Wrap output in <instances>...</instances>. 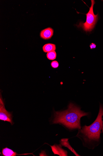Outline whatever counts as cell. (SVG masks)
<instances>
[{
  "instance_id": "obj_1",
  "label": "cell",
  "mask_w": 103,
  "mask_h": 156,
  "mask_svg": "<svg viewBox=\"0 0 103 156\" xmlns=\"http://www.w3.org/2000/svg\"><path fill=\"white\" fill-rule=\"evenodd\" d=\"M88 115L87 113L81 110L80 108L70 103L67 110L55 112L53 123H61L71 129H81V118Z\"/></svg>"
},
{
  "instance_id": "obj_2",
  "label": "cell",
  "mask_w": 103,
  "mask_h": 156,
  "mask_svg": "<svg viewBox=\"0 0 103 156\" xmlns=\"http://www.w3.org/2000/svg\"><path fill=\"white\" fill-rule=\"evenodd\" d=\"M103 115V108L100 105L98 115L94 122L90 126H84L80 131L85 140H98L99 139L103 125L102 121Z\"/></svg>"
},
{
  "instance_id": "obj_3",
  "label": "cell",
  "mask_w": 103,
  "mask_h": 156,
  "mask_svg": "<svg viewBox=\"0 0 103 156\" xmlns=\"http://www.w3.org/2000/svg\"><path fill=\"white\" fill-rule=\"evenodd\" d=\"M91 6L89 11L86 14V19L85 23L80 22L77 27L82 28L83 30L86 32L92 31L95 27L98 19V14L95 15L94 12L93 8L95 4L94 0H92Z\"/></svg>"
},
{
  "instance_id": "obj_4",
  "label": "cell",
  "mask_w": 103,
  "mask_h": 156,
  "mask_svg": "<svg viewBox=\"0 0 103 156\" xmlns=\"http://www.w3.org/2000/svg\"><path fill=\"white\" fill-rule=\"evenodd\" d=\"M0 120L9 122L11 125L13 123L11 113L6 109L1 95L0 98Z\"/></svg>"
},
{
  "instance_id": "obj_5",
  "label": "cell",
  "mask_w": 103,
  "mask_h": 156,
  "mask_svg": "<svg viewBox=\"0 0 103 156\" xmlns=\"http://www.w3.org/2000/svg\"><path fill=\"white\" fill-rule=\"evenodd\" d=\"M54 30L52 28L48 27L42 30L40 34L41 38L44 40H48L50 39L53 36Z\"/></svg>"
},
{
  "instance_id": "obj_6",
  "label": "cell",
  "mask_w": 103,
  "mask_h": 156,
  "mask_svg": "<svg viewBox=\"0 0 103 156\" xmlns=\"http://www.w3.org/2000/svg\"><path fill=\"white\" fill-rule=\"evenodd\" d=\"M52 150L55 154H56L61 156H67V152L62 148L61 145H54L51 146Z\"/></svg>"
},
{
  "instance_id": "obj_7",
  "label": "cell",
  "mask_w": 103,
  "mask_h": 156,
  "mask_svg": "<svg viewBox=\"0 0 103 156\" xmlns=\"http://www.w3.org/2000/svg\"><path fill=\"white\" fill-rule=\"evenodd\" d=\"M31 154H18L16 152L12 150L7 147L3 149L2 150V154L5 156H16L18 155H26Z\"/></svg>"
},
{
  "instance_id": "obj_8",
  "label": "cell",
  "mask_w": 103,
  "mask_h": 156,
  "mask_svg": "<svg viewBox=\"0 0 103 156\" xmlns=\"http://www.w3.org/2000/svg\"><path fill=\"white\" fill-rule=\"evenodd\" d=\"M61 145L67 147L77 156H80L73 149L70 145L68 141V139H63L60 141Z\"/></svg>"
},
{
  "instance_id": "obj_9",
  "label": "cell",
  "mask_w": 103,
  "mask_h": 156,
  "mask_svg": "<svg viewBox=\"0 0 103 156\" xmlns=\"http://www.w3.org/2000/svg\"><path fill=\"white\" fill-rule=\"evenodd\" d=\"M43 52L48 53L52 51H55L56 48L55 45L52 44H48L44 45L42 48Z\"/></svg>"
},
{
  "instance_id": "obj_10",
  "label": "cell",
  "mask_w": 103,
  "mask_h": 156,
  "mask_svg": "<svg viewBox=\"0 0 103 156\" xmlns=\"http://www.w3.org/2000/svg\"><path fill=\"white\" fill-rule=\"evenodd\" d=\"M47 58L50 60H53L56 57V53L55 51H52L48 52L47 54Z\"/></svg>"
},
{
  "instance_id": "obj_11",
  "label": "cell",
  "mask_w": 103,
  "mask_h": 156,
  "mask_svg": "<svg viewBox=\"0 0 103 156\" xmlns=\"http://www.w3.org/2000/svg\"><path fill=\"white\" fill-rule=\"evenodd\" d=\"M51 66L53 68H56L59 66V64L57 61H54L51 62Z\"/></svg>"
},
{
  "instance_id": "obj_12",
  "label": "cell",
  "mask_w": 103,
  "mask_h": 156,
  "mask_svg": "<svg viewBox=\"0 0 103 156\" xmlns=\"http://www.w3.org/2000/svg\"><path fill=\"white\" fill-rule=\"evenodd\" d=\"M96 47V45L94 43H92L90 45V47L92 49L95 48Z\"/></svg>"
},
{
  "instance_id": "obj_13",
  "label": "cell",
  "mask_w": 103,
  "mask_h": 156,
  "mask_svg": "<svg viewBox=\"0 0 103 156\" xmlns=\"http://www.w3.org/2000/svg\"><path fill=\"white\" fill-rule=\"evenodd\" d=\"M102 132H103V125H102Z\"/></svg>"
}]
</instances>
